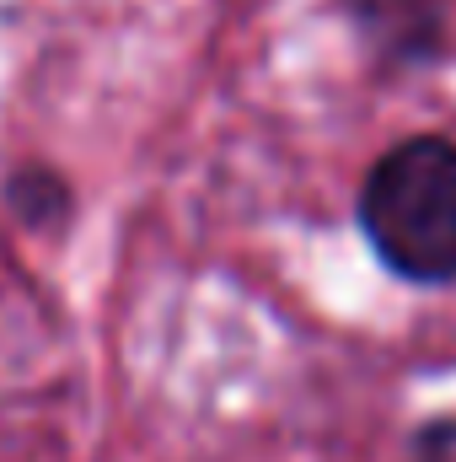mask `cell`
I'll list each match as a JSON object with an SVG mask.
<instances>
[{
    "label": "cell",
    "instance_id": "1",
    "mask_svg": "<svg viewBox=\"0 0 456 462\" xmlns=\"http://www.w3.org/2000/svg\"><path fill=\"white\" fill-rule=\"evenodd\" d=\"M360 221L397 274L456 280V145L424 134L387 151L365 178Z\"/></svg>",
    "mask_w": 456,
    "mask_h": 462
}]
</instances>
